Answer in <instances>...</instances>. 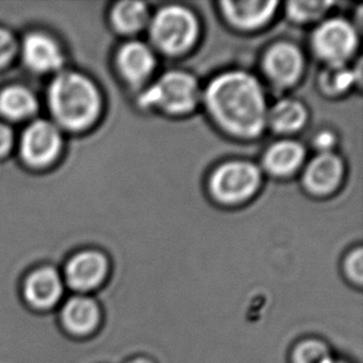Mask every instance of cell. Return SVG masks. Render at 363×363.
Segmentation results:
<instances>
[{
  "mask_svg": "<svg viewBox=\"0 0 363 363\" xmlns=\"http://www.w3.org/2000/svg\"><path fill=\"white\" fill-rule=\"evenodd\" d=\"M207 108L220 127L238 138H255L267 124V102L258 79L243 71L217 76L205 94Z\"/></svg>",
  "mask_w": 363,
  "mask_h": 363,
  "instance_id": "6da1fadb",
  "label": "cell"
},
{
  "mask_svg": "<svg viewBox=\"0 0 363 363\" xmlns=\"http://www.w3.org/2000/svg\"><path fill=\"white\" fill-rule=\"evenodd\" d=\"M49 97L56 119L74 130L89 127L101 111L99 89L82 74L66 72L57 76L51 84Z\"/></svg>",
  "mask_w": 363,
  "mask_h": 363,
  "instance_id": "7a4b0ae2",
  "label": "cell"
},
{
  "mask_svg": "<svg viewBox=\"0 0 363 363\" xmlns=\"http://www.w3.org/2000/svg\"><path fill=\"white\" fill-rule=\"evenodd\" d=\"M199 23L192 11L169 5L157 11L150 21V38L157 49L169 55L185 52L195 44Z\"/></svg>",
  "mask_w": 363,
  "mask_h": 363,
  "instance_id": "3957f363",
  "label": "cell"
},
{
  "mask_svg": "<svg viewBox=\"0 0 363 363\" xmlns=\"http://www.w3.org/2000/svg\"><path fill=\"white\" fill-rule=\"evenodd\" d=\"M200 101V86L192 74L170 71L142 94L140 104L145 108H160L169 113H186Z\"/></svg>",
  "mask_w": 363,
  "mask_h": 363,
  "instance_id": "277c9868",
  "label": "cell"
},
{
  "mask_svg": "<svg viewBox=\"0 0 363 363\" xmlns=\"http://www.w3.org/2000/svg\"><path fill=\"white\" fill-rule=\"evenodd\" d=\"M260 172L255 164L243 160L228 162L213 172L211 191L217 200L236 203L250 199L259 186Z\"/></svg>",
  "mask_w": 363,
  "mask_h": 363,
  "instance_id": "5b68a950",
  "label": "cell"
},
{
  "mask_svg": "<svg viewBox=\"0 0 363 363\" xmlns=\"http://www.w3.org/2000/svg\"><path fill=\"white\" fill-rule=\"evenodd\" d=\"M311 44L315 54L329 66L344 65L357 48L359 36L347 20L335 18L326 20L315 30Z\"/></svg>",
  "mask_w": 363,
  "mask_h": 363,
  "instance_id": "8992f818",
  "label": "cell"
},
{
  "mask_svg": "<svg viewBox=\"0 0 363 363\" xmlns=\"http://www.w3.org/2000/svg\"><path fill=\"white\" fill-rule=\"evenodd\" d=\"M263 67L267 77L278 87L294 84L304 69V59L300 50L290 43H278L264 56Z\"/></svg>",
  "mask_w": 363,
  "mask_h": 363,
  "instance_id": "52a82bcc",
  "label": "cell"
},
{
  "mask_svg": "<svg viewBox=\"0 0 363 363\" xmlns=\"http://www.w3.org/2000/svg\"><path fill=\"white\" fill-rule=\"evenodd\" d=\"M61 147V137L56 128L48 122L31 124L25 132L21 142V152L25 160L34 165L43 167L54 160Z\"/></svg>",
  "mask_w": 363,
  "mask_h": 363,
  "instance_id": "ba28073f",
  "label": "cell"
},
{
  "mask_svg": "<svg viewBox=\"0 0 363 363\" xmlns=\"http://www.w3.org/2000/svg\"><path fill=\"white\" fill-rule=\"evenodd\" d=\"M108 273L107 258L99 252L87 250L71 259L66 275L67 281L74 289L87 291L104 283Z\"/></svg>",
  "mask_w": 363,
  "mask_h": 363,
  "instance_id": "9c48e42d",
  "label": "cell"
},
{
  "mask_svg": "<svg viewBox=\"0 0 363 363\" xmlns=\"http://www.w3.org/2000/svg\"><path fill=\"white\" fill-rule=\"evenodd\" d=\"M344 175V164L333 152H320L305 169L304 182L308 190L325 195L339 186Z\"/></svg>",
  "mask_w": 363,
  "mask_h": 363,
  "instance_id": "30bf717a",
  "label": "cell"
},
{
  "mask_svg": "<svg viewBox=\"0 0 363 363\" xmlns=\"http://www.w3.org/2000/svg\"><path fill=\"white\" fill-rule=\"evenodd\" d=\"M155 65L152 50L139 41L124 45L117 55L119 72L133 84H143L152 74Z\"/></svg>",
  "mask_w": 363,
  "mask_h": 363,
  "instance_id": "8fae6325",
  "label": "cell"
},
{
  "mask_svg": "<svg viewBox=\"0 0 363 363\" xmlns=\"http://www.w3.org/2000/svg\"><path fill=\"white\" fill-rule=\"evenodd\" d=\"M222 10L226 19L238 29L253 30L269 21L278 6L277 1L250 0V1H223Z\"/></svg>",
  "mask_w": 363,
  "mask_h": 363,
  "instance_id": "7c38bea8",
  "label": "cell"
},
{
  "mask_svg": "<svg viewBox=\"0 0 363 363\" xmlns=\"http://www.w3.org/2000/svg\"><path fill=\"white\" fill-rule=\"evenodd\" d=\"M62 321L69 333L86 336L99 328L101 309L99 304L89 296H74L65 305Z\"/></svg>",
  "mask_w": 363,
  "mask_h": 363,
  "instance_id": "4fadbf2b",
  "label": "cell"
},
{
  "mask_svg": "<svg viewBox=\"0 0 363 363\" xmlns=\"http://www.w3.org/2000/svg\"><path fill=\"white\" fill-rule=\"evenodd\" d=\"M24 59L30 69L38 72H50L60 69L64 57L59 46L43 34H31L24 43Z\"/></svg>",
  "mask_w": 363,
  "mask_h": 363,
  "instance_id": "5bb4252c",
  "label": "cell"
},
{
  "mask_svg": "<svg viewBox=\"0 0 363 363\" xmlns=\"http://www.w3.org/2000/svg\"><path fill=\"white\" fill-rule=\"evenodd\" d=\"M62 293V284L55 270L50 268L40 269L29 277L25 284V296L30 304L48 309L56 304Z\"/></svg>",
  "mask_w": 363,
  "mask_h": 363,
  "instance_id": "9a60e30c",
  "label": "cell"
},
{
  "mask_svg": "<svg viewBox=\"0 0 363 363\" xmlns=\"http://www.w3.org/2000/svg\"><path fill=\"white\" fill-rule=\"evenodd\" d=\"M304 157V147L300 143L280 140L265 152L264 167L273 175L286 177L301 165Z\"/></svg>",
  "mask_w": 363,
  "mask_h": 363,
  "instance_id": "2e32d148",
  "label": "cell"
},
{
  "mask_svg": "<svg viewBox=\"0 0 363 363\" xmlns=\"http://www.w3.org/2000/svg\"><path fill=\"white\" fill-rule=\"evenodd\" d=\"M306 118V109L295 99H281L267 113V123L278 133L296 132L304 127Z\"/></svg>",
  "mask_w": 363,
  "mask_h": 363,
  "instance_id": "e0dca14e",
  "label": "cell"
},
{
  "mask_svg": "<svg viewBox=\"0 0 363 363\" xmlns=\"http://www.w3.org/2000/svg\"><path fill=\"white\" fill-rule=\"evenodd\" d=\"M112 20L118 31L134 34L149 21V10L142 1H122L114 6Z\"/></svg>",
  "mask_w": 363,
  "mask_h": 363,
  "instance_id": "ac0fdd59",
  "label": "cell"
},
{
  "mask_svg": "<svg viewBox=\"0 0 363 363\" xmlns=\"http://www.w3.org/2000/svg\"><path fill=\"white\" fill-rule=\"evenodd\" d=\"M36 99L23 87H9L0 94V112L8 118L21 119L34 113Z\"/></svg>",
  "mask_w": 363,
  "mask_h": 363,
  "instance_id": "d6986e66",
  "label": "cell"
},
{
  "mask_svg": "<svg viewBox=\"0 0 363 363\" xmlns=\"http://www.w3.org/2000/svg\"><path fill=\"white\" fill-rule=\"evenodd\" d=\"M333 354L329 345L319 337L300 340L291 351V363H324Z\"/></svg>",
  "mask_w": 363,
  "mask_h": 363,
  "instance_id": "ffe728a7",
  "label": "cell"
},
{
  "mask_svg": "<svg viewBox=\"0 0 363 363\" xmlns=\"http://www.w3.org/2000/svg\"><path fill=\"white\" fill-rule=\"evenodd\" d=\"M354 81L356 79L354 71L347 69L344 65L329 66V69L325 71L321 79L324 89L331 94H342L351 89Z\"/></svg>",
  "mask_w": 363,
  "mask_h": 363,
  "instance_id": "44dd1931",
  "label": "cell"
},
{
  "mask_svg": "<svg viewBox=\"0 0 363 363\" xmlns=\"http://www.w3.org/2000/svg\"><path fill=\"white\" fill-rule=\"evenodd\" d=\"M331 5L330 1H290L286 10L291 19L308 23L321 18Z\"/></svg>",
  "mask_w": 363,
  "mask_h": 363,
  "instance_id": "7402d4cb",
  "label": "cell"
},
{
  "mask_svg": "<svg viewBox=\"0 0 363 363\" xmlns=\"http://www.w3.org/2000/svg\"><path fill=\"white\" fill-rule=\"evenodd\" d=\"M345 273L354 284L359 286L362 285L363 255L361 248H357L347 255V258L345 260Z\"/></svg>",
  "mask_w": 363,
  "mask_h": 363,
  "instance_id": "603a6c76",
  "label": "cell"
},
{
  "mask_svg": "<svg viewBox=\"0 0 363 363\" xmlns=\"http://www.w3.org/2000/svg\"><path fill=\"white\" fill-rule=\"evenodd\" d=\"M15 43L11 35L0 29V66L6 64L14 55Z\"/></svg>",
  "mask_w": 363,
  "mask_h": 363,
  "instance_id": "cb8c5ba5",
  "label": "cell"
},
{
  "mask_svg": "<svg viewBox=\"0 0 363 363\" xmlns=\"http://www.w3.org/2000/svg\"><path fill=\"white\" fill-rule=\"evenodd\" d=\"M335 143H336V137L334 133L329 130L320 132L314 139L315 147L319 149L320 152H330V150L334 147Z\"/></svg>",
  "mask_w": 363,
  "mask_h": 363,
  "instance_id": "d4e9b609",
  "label": "cell"
},
{
  "mask_svg": "<svg viewBox=\"0 0 363 363\" xmlns=\"http://www.w3.org/2000/svg\"><path fill=\"white\" fill-rule=\"evenodd\" d=\"M13 142V135L9 128L0 124V155H3L9 150L10 145Z\"/></svg>",
  "mask_w": 363,
  "mask_h": 363,
  "instance_id": "484cf974",
  "label": "cell"
},
{
  "mask_svg": "<svg viewBox=\"0 0 363 363\" xmlns=\"http://www.w3.org/2000/svg\"><path fill=\"white\" fill-rule=\"evenodd\" d=\"M125 363H155V361H154L152 357H149V356L139 354V356H135V357H133V359H128Z\"/></svg>",
  "mask_w": 363,
  "mask_h": 363,
  "instance_id": "4316f807",
  "label": "cell"
},
{
  "mask_svg": "<svg viewBox=\"0 0 363 363\" xmlns=\"http://www.w3.org/2000/svg\"><path fill=\"white\" fill-rule=\"evenodd\" d=\"M324 363H345L344 361H340V359H336L335 357H330V359H326Z\"/></svg>",
  "mask_w": 363,
  "mask_h": 363,
  "instance_id": "83f0119b",
  "label": "cell"
}]
</instances>
